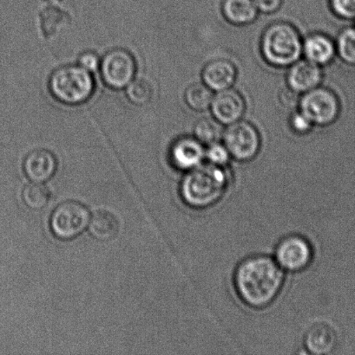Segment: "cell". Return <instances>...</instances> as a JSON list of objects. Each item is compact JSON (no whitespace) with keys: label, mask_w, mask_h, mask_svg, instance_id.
Here are the masks:
<instances>
[{"label":"cell","mask_w":355,"mask_h":355,"mask_svg":"<svg viewBox=\"0 0 355 355\" xmlns=\"http://www.w3.org/2000/svg\"><path fill=\"white\" fill-rule=\"evenodd\" d=\"M24 204L33 210H42L51 200V191L42 183L28 184L22 193Z\"/></svg>","instance_id":"obj_22"},{"label":"cell","mask_w":355,"mask_h":355,"mask_svg":"<svg viewBox=\"0 0 355 355\" xmlns=\"http://www.w3.org/2000/svg\"><path fill=\"white\" fill-rule=\"evenodd\" d=\"M298 95L299 93L290 89V87L287 89L285 88L281 90L280 93L281 103H283L284 106L290 107V109L299 106L301 98H299Z\"/></svg>","instance_id":"obj_29"},{"label":"cell","mask_w":355,"mask_h":355,"mask_svg":"<svg viewBox=\"0 0 355 355\" xmlns=\"http://www.w3.org/2000/svg\"><path fill=\"white\" fill-rule=\"evenodd\" d=\"M210 110L219 123L229 126L241 120L245 111V99L231 88L222 90L214 96Z\"/></svg>","instance_id":"obj_10"},{"label":"cell","mask_w":355,"mask_h":355,"mask_svg":"<svg viewBox=\"0 0 355 355\" xmlns=\"http://www.w3.org/2000/svg\"><path fill=\"white\" fill-rule=\"evenodd\" d=\"M284 284V270L276 261L256 255L242 261L236 267L234 286L243 304L261 309L272 304Z\"/></svg>","instance_id":"obj_1"},{"label":"cell","mask_w":355,"mask_h":355,"mask_svg":"<svg viewBox=\"0 0 355 355\" xmlns=\"http://www.w3.org/2000/svg\"><path fill=\"white\" fill-rule=\"evenodd\" d=\"M222 13L229 22L241 26L252 23L256 19L258 10L253 0H224Z\"/></svg>","instance_id":"obj_19"},{"label":"cell","mask_w":355,"mask_h":355,"mask_svg":"<svg viewBox=\"0 0 355 355\" xmlns=\"http://www.w3.org/2000/svg\"><path fill=\"white\" fill-rule=\"evenodd\" d=\"M99 71L107 86L122 89L133 81L137 73V62L131 52L124 49H114L101 59Z\"/></svg>","instance_id":"obj_7"},{"label":"cell","mask_w":355,"mask_h":355,"mask_svg":"<svg viewBox=\"0 0 355 355\" xmlns=\"http://www.w3.org/2000/svg\"><path fill=\"white\" fill-rule=\"evenodd\" d=\"M336 54L345 64L355 66V27L340 31L336 43Z\"/></svg>","instance_id":"obj_24"},{"label":"cell","mask_w":355,"mask_h":355,"mask_svg":"<svg viewBox=\"0 0 355 355\" xmlns=\"http://www.w3.org/2000/svg\"><path fill=\"white\" fill-rule=\"evenodd\" d=\"M314 250L311 242L300 235L288 236L277 245L274 260L283 270L300 272L311 266Z\"/></svg>","instance_id":"obj_9"},{"label":"cell","mask_w":355,"mask_h":355,"mask_svg":"<svg viewBox=\"0 0 355 355\" xmlns=\"http://www.w3.org/2000/svg\"><path fill=\"white\" fill-rule=\"evenodd\" d=\"M302 53L307 60L319 66L326 65L336 57V44L326 35L313 34L302 43Z\"/></svg>","instance_id":"obj_16"},{"label":"cell","mask_w":355,"mask_h":355,"mask_svg":"<svg viewBox=\"0 0 355 355\" xmlns=\"http://www.w3.org/2000/svg\"><path fill=\"white\" fill-rule=\"evenodd\" d=\"M337 338L331 327L318 323L306 333L304 345L309 354H327L335 349Z\"/></svg>","instance_id":"obj_17"},{"label":"cell","mask_w":355,"mask_h":355,"mask_svg":"<svg viewBox=\"0 0 355 355\" xmlns=\"http://www.w3.org/2000/svg\"><path fill=\"white\" fill-rule=\"evenodd\" d=\"M257 10L263 13H272L280 8L283 0H253Z\"/></svg>","instance_id":"obj_30"},{"label":"cell","mask_w":355,"mask_h":355,"mask_svg":"<svg viewBox=\"0 0 355 355\" xmlns=\"http://www.w3.org/2000/svg\"><path fill=\"white\" fill-rule=\"evenodd\" d=\"M204 159V145L196 138H180L170 149V161L181 171L189 172L203 164Z\"/></svg>","instance_id":"obj_11"},{"label":"cell","mask_w":355,"mask_h":355,"mask_svg":"<svg viewBox=\"0 0 355 355\" xmlns=\"http://www.w3.org/2000/svg\"><path fill=\"white\" fill-rule=\"evenodd\" d=\"M224 168L208 163L187 172L180 184V195L184 203L197 210L218 203L229 184V177Z\"/></svg>","instance_id":"obj_2"},{"label":"cell","mask_w":355,"mask_h":355,"mask_svg":"<svg viewBox=\"0 0 355 355\" xmlns=\"http://www.w3.org/2000/svg\"><path fill=\"white\" fill-rule=\"evenodd\" d=\"M236 78V69L231 62L218 59L205 66L203 79L205 85L213 92L231 88Z\"/></svg>","instance_id":"obj_14"},{"label":"cell","mask_w":355,"mask_h":355,"mask_svg":"<svg viewBox=\"0 0 355 355\" xmlns=\"http://www.w3.org/2000/svg\"><path fill=\"white\" fill-rule=\"evenodd\" d=\"M231 155L224 144L220 141L208 145L205 148V159L212 165L222 166L225 168L231 161Z\"/></svg>","instance_id":"obj_25"},{"label":"cell","mask_w":355,"mask_h":355,"mask_svg":"<svg viewBox=\"0 0 355 355\" xmlns=\"http://www.w3.org/2000/svg\"><path fill=\"white\" fill-rule=\"evenodd\" d=\"M90 215L85 205L76 201H66L52 212L51 232L61 240L76 238L89 225Z\"/></svg>","instance_id":"obj_6"},{"label":"cell","mask_w":355,"mask_h":355,"mask_svg":"<svg viewBox=\"0 0 355 355\" xmlns=\"http://www.w3.org/2000/svg\"><path fill=\"white\" fill-rule=\"evenodd\" d=\"M299 107L314 125L328 126L338 119L340 103L335 93L326 88H315L306 92Z\"/></svg>","instance_id":"obj_5"},{"label":"cell","mask_w":355,"mask_h":355,"mask_svg":"<svg viewBox=\"0 0 355 355\" xmlns=\"http://www.w3.org/2000/svg\"><path fill=\"white\" fill-rule=\"evenodd\" d=\"M69 22L71 17L69 13L54 3H44L38 12L41 35L47 40L57 36L63 28L69 26Z\"/></svg>","instance_id":"obj_15"},{"label":"cell","mask_w":355,"mask_h":355,"mask_svg":"<svg viewBox=\"0 0 355 355\" xmlns=\"http://www.w3.org/2000/svg\"><path fill=\"white\" fill-rule=\"evenodd\" d=\"M51 95L59 103L75 106L92 96L95 83L92 74L80 65H67L56 69L49 81Z\"/></svg>","instance_id":"obj_4"},{"label":"cell","mask_w":355,"mask_h":355,"mask_svg":"<svg viewBox=\"0 0 355 355\" xmlns=\"http://www.w3.org/2000/svg\"><path fill=\"white\" fill-rule=\"evenodd\" d=\"M222 139L231 157L239 162L251 161L260 150L258 131L248 121L240 120L229 125L224 132Z\"/></svg>","instance_id":"obj_8"},{"label":"cell","mask_w":355,"mask_h":355,"mask_svg":"<svg viewBox=\"0 0 355 355\" xmlns=\"http://www.w3.org/2000/svg\"><path fill=\"white\" fill-rule=\"evenodd\" d=\"M55 155L47 149H37L24 159V172L28 179L35 183H44L51 179L57 171Z\"/></svg>","instance_id":"obj_12"},{"label":"cell","mask_w":355,"mask_h":355,"mask_svg":"<svg viewBox=\"0 0 355 355\" xmlns=\"http://www.w3.org/2000/svg\"><path fill=\"white\" fill-rule=\"evenodd\" d=\"M290 126L295 133L304 135L308 133L312 130L314 124L300 111V112L295 113L291 116Z\"/></svg>","instance_id":"obj_27"},{"label":"cell","mask_w":355,"mask_h":355,"mask_svg":"<svg viewBox=\"0 0 355 355\" xmlns=\"http://www.w3.org/2000/svg\"><path fill=\"white\" fill-rule=\"evenodd\" d=\"M261 49L264 59L276 67H288L297 62L302 54L300 34L292 24L278 22L267 28Z\"/></svg>","instance_id":"obj_3"},{"label":"cell","mask_w":355,"mask_h":355,"mask_svg":"<svg viewBox=\"0 0 355 355\" xmlns=\"http://www.w3.org/2000/svg\"><path fill=\"white\" fill-rule=\"evenodd\" d=\"M333 12L346 20H355V0H330Z\"/></svg>","instance_id":"obj_26"},{"label":"cell","mask_w":355,"mask_h":355,"mask_svg":"<svg viewBox=\"0 0 355 355\" xmlns=\"http://www.w3.org/2000/svg\"><path fill=\"white\" fill-rule=\"evenodd\" d=\"M213 97V90L203 83H195L190 86L185 92L188 105L196 111H204L210 109Z\"/></svg>","instance_id":"obj_20"},{"label":"cell","mask_w":355,"mask_h":355,"mask_svg":"<svg viewBox=\"0 0 355 355\" xmlns=\"http://www.w3.org/2000/svg\"><path fill=\"white\" fill-rule=\"evenodd\" d=\"M125 89L128 99L137 106L147 105L151 102L154 95L153 86L146 78H134Z\"/></svg>","instance_id":"obj_23"},{"label":"cell","mask_w":355,"mask_h":355,"mask_svg":"<svg viewBox=\"0 0 355 355\" xmlns=\"http://www.w3.org/2000/svg\"><path fill=\"white\" fill-rule=\"evenodd\" d=\"M322 80V69L307 59L295 62L288 74V87L299 94L317 88Z\"/></svg>","instance_id":"obj_13"},{"label":"cell","mask_w":355,"mask_h":355,"mask_svg":"<svg viewBox=\"0 0 355 355\" xmlns=\"http://www.w3.org/2000/svg\"><path fill=\"white\" fill-rule=\"evenodd\" d=\"M79 65L90 72L96 71L97 69H99L100 59L99 55L94 52H85L80 55Z\"/></svg>","instance_id":"obj_28"},{"label":"cell","mask_w":355,"mask_h":355,"mask_svg":"<svg viewBox=\"0 0 355 355\" xmlns=\"http://www.w3.org/2000/svg\"><path fill=\"white\" fill-rule=\"evenodd\" d=\"M89 230L94 239L107 242L116 238L119 232V222L111 212L99 211L90 218Z\"/></svg>","instance_id":"obj_18"},{"label":"cell","mask_w":355,"mask_h":355,"mask_svg":"<svg viewBox=\"0 0 355 355\" xmlns=\"http://www.w3.org/2000/svg\"><path fill=\"white\" fill-rule=\"evenodd\" d=\"M224 135L222 124L217 120L203 118L195 126V138L204 145H210L220 141Z\"/></svg>","instance_id":"obj_21"}]
</instances>
